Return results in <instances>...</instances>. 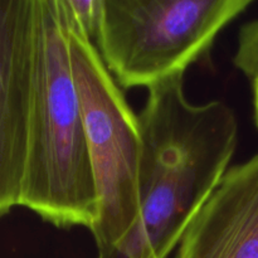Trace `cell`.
Returning a JSON list of instances; mask_svg holds the SVG:
<instances>
[{"instance_id":"obj_2","label":"cell","mask_w":258,"mask_h":258,"mask_svg":"<svg viewBox=\"0 0 258 258\" xmlns=\"http://www.w3.org/2000/svg\"><path fill=\"white\" fill-rule=\"evenodd\" d=\"M19 206L60 229H91L98 217L62 0H34L32 98Z\"/></svg>"},{"instance_id":"obj_1","label":"cell","mask_w":258,"mask_h":258,"mask_svg":"<svg viewBox=\"0 0 258 258\" xmlns=\"http://www.w3.org/2000/svg\"><path fill=\"white\" fill-rule=\"evenodd\" d=\"M148 90L139 115L140 217L121 243L96 258H168L236 153L238 122L227 103H191L184 75Z\"/></svg>"},{"instance_id":"obj_8","label":"cell","mask_w":258,"mask_h":258,"mask_svg":"<svg viewBox=\"0 0 258 258\" xmlns=\"http://www.w3.org/2000/svg\"><path fill=\"white\" fill-rule=\"evenodd\" d=\"M101 2L102 0H64L66 7L70 10L73 19L92 42L96 39L100 24Z\"/></svg>"},{"instance_id":"obj_7","label":"cell","mask_w":258,"mask_h":258,"mask_svg":"<svg viewBox=\"0 0 258 258\" xmlns=\"http://www.w3.org/2000/svg\"><path fill=\"white\" fill-rule=\"evenodd\" d=\"M233 63L249 81L258 75V19L239 29Z\"/></svg>"},{"instance_id":"obj_3","label":"cell","mask_w":258,"mask_h":258,"mask_svg":"<svg viewBox=\"0 0 258 258\" xmlns=\"http://www.w3.org/2000/svg\"><path fill=\"white\" fill-rule=\"evenodd\" d=\"M252 0H102L97 50L122 90L150 88L209 59Z\"/></svg>"},{"instance_id":"obj_6","label":"cell","mask_w":258,"mask_h":258,"mask_svg":"<svg viewBox=\"0 0 258 258\" xmlns=\"http://www.w3.org/2000/svg\"><path fill=\"white\" fill-rule=\"evenodd\" d=\"M174 258H258V153L227 170Z\"/></svg>"},{"instance_id":"obj_5","label":"cell","mask_w":258,"mask_h":258,"mask_svg":"<svg viewBox=\"0 0 258 258\" xmlns=\"http://www.w3.org/2000/svg\"><path fill=\"white\" fill-rule=\"evenodd\" d=\"M34 0H0V218L19 206L32 98Z\"/></svg>"},{"instance_id":"obj_4","label":"cell","mask_w":258,"mask_h":258,"mask_svg":"<svg viewBox=\"0 0 258 258\" xmlns=\"http://www.w3.org/2000/svg\"><path fill=\"white\" fill-rule=\"evenodd\" d=\"M62 4L71 67L98 197V217L90 231L101 252L121 243L140 217V121L97 47L73 19L64 0Z\"/></svg>"},{"instance_id":"obj_9","label":"cell","mask_w":258,"mask_h":258,"mask_svg":"<svg viewBox=\"0 0 258 258\" xmlns=\"http://www.w3.org/2000/svg\"><path fill=\"white\" fill-rule=\"evenodd\" d=\"M252 86V93H253V110H254V121L258 127V75L251 81Z\"/></svg>"}]
</instances>
